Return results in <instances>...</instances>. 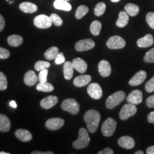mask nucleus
I'll use <instances>...</instances> for the list:
<instances>
[{
    "instance_id": "nucleus-1",
    "label": "nucleus",
    "mask_w": 154,
    "mask_h": 154,
    "mask_svg": "<svg viewBox=\"0 0 154 154\" xmlns=\"http://www.w3.org/2000/svg\"><path fill=\"white\" fill-rule=\"evenodd\" d=\"M84 121L86 123L88 131L93 134L97 131L99 126L100 114L97 110H88L84 115Z\"/></svg>"
},
{
    "instance_id": "nucleus-2",
    "label": "nucleus",
    "mask_w": 154,
    "mask_h": 154,
    "mask_svg": "<svg viewBox=\"0 0 154 154\" xmlns=\"http://www.w3.org/2000/svg\"><path fill=\"white\" fill-rule=\"evenodd\" d=\"M90 138L88 131L85 128H81L79 131L78 138L72 143V146L76 149L87 147L90 143Z\"/></svg>"
},
{
    "instance_id": "nucleus-3",
    "label": "nucleus",
    "mask_w": 154,
    "mask_h": 154,
    "mask_svg": "<svg viewBox=\"0 0 154 154\" xmlns=\"http://www.w3.org/2000/svg\"><path fill=\"white\" fill-rule=\"evenodd\" d=\"M126 97V94L123 91H118L109 96L106 101L107 109H112L122 103Z\"/></svg>"
},
{
    "instance_id": "nucleus-4",
    "label": "nucleus",
    "mask_w": 154,
    "mask_h": 154,
    "mask_svg": "<svg viewBox=\"0 0 154 154\" xmlns=\"http://www.w3.org/2000/svg\"><path fill=\"white\" fill-rule=\"evenodd\" d=\"M61 108L63 111L69 112L72 115L78 114L80 110L78 102L73 98H67L64 100L61 104Z\"/></svg>"
},
{
    "instance_id": "nucleus-5",
    "label": "nucleus",
    "mask_w": 154,
    "mask_h": 154,
    "mask_svg": "<svg viewBox=\"0 0 154 154\" xmlns=\"http://www.w3.org/2000/svg\"><path fill=\"white\" fill-rule=\"evenodd\" d=\"M116 122L112 118H109L105 121L101 128L103 135L106 137H111L116 131Z\"/></svg>"
},
{
    "instance_id": "nucleus-6",
    "label": "nucleus",
    "mask_w": 154,
    "mask_h": 154,
    "mask_svg": "<svg viewBox=\"0 0 154 154\" xmlns=\"http://www.w3.org/2000/svg\"><path fill=\"white\" fill-rule=\"evenodd\" d=\"M137 111L135 105L127 103L124 105L119 112V118L122 121H126L129 118L134 116Z\"/></svg>"
},
{
    "instance_id": "nucleus-7",
    "label": "nucleus",
    "mask_w": 154,
    "mask_h": 154,
    "mask_svg": "<svg viewBox=\"0 0 154 154\" xmlns=\"http://www.w3.org/2000/svg\"><path fill=\"white\" fill-rule=\"evenodd\" d=\"M106 45L110 49H121L126 46V41L121 37L114 35L107 40Z\"/></svg>"
},
{
    "instance_id": "nucleus-8",
    "label": "nucleus",
    "mask_w": 154,
    "mask_h": 154,
    "mask_svg": "<svg viewBox=\"0 0 154 154\" xmlns=\"http://www.w3.org/2000/svg\"><path fill=\"white\" fill-rule=\"evenodd\" d=\"M34 23L37 28L48 29L51 27L53 23L49 17L45 14H41L34 18Z\"/></svg>"
},
{
    "instance_id": "nucleus-9",
    "label": "nucleus",
    "mask_w": 154,
    "mask_h": 154,
    "mask_svg": "<svg viewBox=\"0 0 154 154\" xmlns=\"http://www.w3.org/2000/svg\"><path fill=\"white\" fill-rule=\"evenodd\" d=\"M89 96L94 99H99L102 97L103 93L101 87L97 83L90 84L87 88Z\"/></svg>"
},
{
    "instance_id": "nucleus-10",
    "label": "nucleus",
    "mask_w": 154,
    "mask_h": 154,
    "mask_svg": "<svg viewBox=\"0 0 154 154\" xmlns=\"http://www.w3.org/2000/svg\"><path fill=\"white\" fill-rule=\"evenodd\" d=\"M95 42L91 39H85L78 41L75 45V49L78 51H85L92 49L95 46Z\"/></svg>"
},
{
    "instance_id": "nucleus-11",
    "label": "nucleus",
    "mask_w": 154,
    "mask_h": 154,
    "mask_svg": "<svg viewBox=\"0 0 154 154\" xmlns=\"http://www.w3.org/2000/svg\"><path fill=\"white\" fill-rule=\"evenodd\" d=\"M143 100V94L140 90H134L129 94L127 97L128 103L132 105L140 104Z\"/></svg>"
},
{
    "instance_id": "nucleus-12",
    "label": "nucleus",
    "mask_w": 154,
    "mask_h": 154,
    "mask_svg": "<svg viewBox=\"0 0 154 154\" xmlns=\"http://www.w3.org/2000/svg\"><path fill=\"white\" fill-rule=\"evenodd\" d=\"M65 124V121L63 119L60 118H50L46 122L45 126L50 130H57L61 128Z\"/></svg>"
},
{
    "instance_id": "nucleus-13",
    "label": "nucleus",
    "mask_w": 154,
    "mask_h": 154,
    "mask_svg": "<svg viewBox=\"0 0 154 154\" xmlns=\"http://www.w3.org/2000/svg\"><path fill=\"white\" fill-rule=\"evenodd\" d=\"M147 77V72L144 70H140L137 72L134 76L130 80L129 84L131 86L140 85L145 81Z\"/></svg>"
},
{
    "instance_id": "nucleus-14",
    "label": "nucleus",
    "mask_w": 154,
    "mask_h": 154,
    "mask_svg": "<svg viewBox=\"0 0 154 154\" xmlns=\"http://www.w3.org/2000/svg\"><path fill=\"white\" fill-rule=\"evenodd\" d=\"M58 102V97L54 95H50L42 99L40 102V105L43 109L48 110L54 107Z\"/></svg>"
},
{
    "instance_id": "nucleus-15",
    "label": "nucleus",
    "mask_w": 154,
    "mask_h": 154,
    "mask_svg": "<svg viewBox=\"0 0 154 154\" xmlns=\"http://www.w3.org/2000/svg\"><path fill=\"white\" fill-rule=\"evenodd\" d=\"M72 65L77 72L81 74H83L88 70V64L82 59L80 58H74L72 61Z\"/></svg>"
},
{
    "instance_id": "nucleus-16",
    "label": "nucleus",
    "mask_w": 154,
    "mask_h": 154,
    "mask_svg": "<svg viewBox=\"0 0 154 154\" xmlns=\"http://www.w3.org/2000/svg\"><path fill=\"white\" fill-rule=\"evenodd\" d=\"M98 70L102 77H109L111 72V67L110 63L106 60L100 61L98 64Z\"/></svg>"
},
{
    "instance_id": "nucleus-17",
    "label": "nucleus",
    "mask_w": 154,
    "mask_h": 154,
    "mask_svg": "<svg viewBox=\"0 0 154 154\" xmlns=\"http://www.w3.org/2000/svg\"><path fill=\"white\" fill-rule=\"evenodd\" d=\"M118 144L123 148L131 149L135 146V141L133 138L129 136H123L118 139Z\"/></svg>"
},
{
    "instance_id": "nucleus-18",
    "label": "nucleus",
    "mask_w": 154,
    "mask_h": 154,
    "mask_svg": "<svg viewBox=\"0 0 154 154\" xmlns=\"http://www.w3.org/2000/svg\"><path fill=\"white\" fill-rule=\"evenodd\" d=\"M91 77L89 75H81L76 77L73 81L74 86L78 88H82L86 86L91 82Z\"/></svg>"
},
{
    "instance_id": "nucleus-19",
    "label": "nucleus",
    "mask_w": 154,
    "mask_h": 154,
    "mask_svg": "<svg viewBox=\"0 0 154 154\" xmlns=\"http://www.w3.org/2000/svg\"><path fill=\"white\" fill-rule=\"evenodd\" d=\"M38 80V78L36 75L35 72L29 70L26 72L24 76V82L29 86H32L35 85Z\"/></svg>"
},
{
    "instance_id": "nucleus-20",
    "label": "nucleus",
    "mask_w": 154,
    "mask_h": 154,
    "mask_svg": "<svg viewBox=\"0 0 154 154\" xmlns=\"http://www.w3.org/2000/svg\"><path fill=\"white\" fill-rule=\"evenodd\" d=\"M154 44L153 36L148 34L146 35L143 38H139L137 41V45L139 48H149Z\"/></svg>"
},
{
    "instance_id": "nucleus-21",
    "label": "nucleus",
    "mask_w": 154,
    "mask_h": 154,
    "mask_svg": "<svg viewBox=\"0 0 154 154\" xmlns=\"http://www.w3.org/2000/svg\"><path fill=\"white\" fill-rule=\"evenodd\" d=\"M16 137L22 142H26L31 140L33 138L32 134L27 130L18 129L15 132Z\"/></svg>"
},
{
    "instance_id": "nucleus-22",
    "label": "nucleus",
    "mask_w": 154,
    "mask_h": 154,
    "mask_svg": "<svg viewBox=\"0 0 154 154\" xmlns=\"http://www.w3.org/2000/svg\"><path fill=\"white\" fill-rule=\"evenodd\" d=\"M11 126L10 119L7 116L0 114V131L2 132H8Z\"/></svg>"
},
{
    "instance_id": "nucleus-23",
    "label": "nucleus",
    "mask_w": 154,
    "mask_h": 154,
    "mask_svg": "<svg viewBox=\"0 0 154 154\" xmlns=\"http://www.w3.org/2000/svg\"><path fill=\"white\" fill-rule=\"evenodd\" d=\"M19 8L21 11L26 13H33L38 10L37 6L29 2H22L20 4Z\"/></svg>"
},
{
    "instance_id": "nucleus-24",
    "label": "nucleus",
    "mask_w": 154,
    "mask_h": 154,
    "mask_svg": "<svg viewBox=\"0 0 154 154\" xmlns=\"http://www.w3.org/2000/svg\"><path fill=\"white\" fill-rule=\"evenodd\" d=\"M129 17L126 11H121L119 13V18L116 22V25L119 28H124L128 23Z\"/></svg>"
},
{
    "instance_id": "nucleus-25",
    "label": "nucleus",
    "mask_w": 154,
    "mask_h": 154,
    "mask_svg": "<svg viewBox=\"0 0 154 154\" xmlns=\"http://www.w3.org/2000/svg\"><path fill=\"white\" fill-rule=\"evenodd\" d=\"M54 6L55 9L65 11H70L72 5L66 0H55L54 2Z\"/></svg>"
},
{
    "instance_id": "nucleus-26",
    "label": "nucleus",
    "mask_w": 154,
    "mask_h": 154,
    "mask_svg": "<svg viewBox=\"0 0 154 154\" xmlns=\"http://www.w3.org/2000/svg\"><path fill=\"white\" fill-rule=\"evenodd\" d=\"M74 67L72 62L67 61L65 62L63 66V75L65 78L67 80H70L73 76L74 74Z\"/></svg>"
},
{
    "instance_id": "nucleus-27",
    "label": "nucleus",
    "mask_w": 154,
    "mask_h": 154,
    "mask_svg": "<svg viewBox=\"0 0 154 154\" xmlns=\"http://www.w3.org/2000/svg\"><path fill=\"white\" fill-rule=\"evenodd\" d=\"M23 38L19 35H11L8 38V42L11 46L17 47L23 42Z\"/></svg>"
},
{
    "instance_id": "nucleus-28",
    "label": "nucleus",
    "mask_w": 154,
    "mask_h": 154,
    "mask_svg": "<svg viewBox=\"0 0 154 154\" xmlns=\"http://www.w3.org/2000/svg\"><path fill=\"white\" fill-rule=\"evenodd\" d=\"M127 13L130 16H135L139 12V7L134 4H127L125 7Z\"/></svg>"
},
{
    "instance_id": "nucleus-29",
    "label": "nucleus",
    "mask_w": 154,
    "mask_h": 154,
    "mask_svg": "<svg viewBox=\"0 0 154 154\" xmlns=\"http://www.w3.org/2000/svg\"><path fill=\"white\" fill-rule=\"evenodd\" d=\"M58 53L59 49L57 47L52 46L45 51V57L48 60H52L55 59Z\"/></svg>"
},
{
    "instance_id": "nucleus-30",
    "label": "nucleus",
    "mask_w": 154,
    "mask_h": 154,
    "mask_svg": "<svg viewBox=\"0 0 154 154\" xmlns=\"http://www.w3.org/2000/svg\"><path fill=\"white\" fill-rule=\"evenodd\" d=\"M102 29V23L99 21L95 20L91 23L90 25V32L92 34L95 36L99 35Z\"/></svg>"
},
{
    "instance_id": "nucleus-31",
    "label": "nucleus",
    "mask_w": 154,
    "mask_h": 154,
    "mask_svg": "<svg viewBox=\"0 0 154 154\" xmlns=\"http://www.w3.org/2000/svg\"><path fill=\"white\" fill-rule=\"evenodd\" d=\"M37 89L39 91L51 92L54 90V86L50 83H39L37 85Z\"/></svg>"
},
{
    "instance_id": "nucleus-32",
    "label": "nucleus",
    "mask_w": 154,
    "mask_h": 154,
    "mask_svg": "<svg viewBox=\"0 0 154 154\" xmlns=\"http://www.w3.org/2000/svg\"><path fill=\"white\" fill-rule=\"evenodd\" d=\"M88 8L86 6L82 5L78 6L75 14V18L78 20L81 19L83 17L85 16L88 13Z\"/></svg>"
},
{
    "instance_id": "nucleus-33",
    "label": "nucleus",
    "mask_w": 154,
    "mask_h": 154,
    "mask_svg": "<svg viewBox=\"0 0 154 154\" xmlns=\"http://www.w3.org/2000/svg\"><path fill=\"white\" fill-rule=\"evenodd\" d=\"M106 9V5L104 2H99L97 5L95 6L94 9V13L95 16L99 17L102 16Z\"/></svg>"
},
{
    "instance_id": "nucleus-34",
    "label": "nucleus",
    "mask_w": 154,
    "mask_h": 154,
    "mask_svg": "<svg viewBox=\"0 0 154 154\" xmlns=\"http://www.w3.org/2000/svg\"><path fill=\"white\" fill-rule=\"evenodd\" d=\"M50 66V63L48 62L44 61H37L35 64V69L37 71H41L43 70L49 68Z\"/></svg>"
},
{
    "instance_id": "nucleus-35",
    "label": "nucleus",
    "mask_w": 154,
    "mask_h": 154,
    "mask_svg": "<svg viewBox=\"0 0 154 154\" xmlns=\"http://www.w3.org/2000/svg\"><path fill=\"white\" fill-rule=\"evenodd\" d=\"M52 23H54L55 26H61V25L63 24V21L61 19V17L57 15L55 13H53L50 15V17Z\"/></svg>"
},
{
    "instance_id": "nucleus-36",
    "label": "nucleus",
    "mask_w": 154,
    "mask_h": 154,
    "mask_svg": "<svg viewBox=\"0 0 154 154\" xmlns=\"http://www.w3.org/2000/svg\"><path fill=\"white\" fill-rule=\"evenodd\" d=\"M144 61L147 63L154 62V48L148 51L144 57Z\"/></svg>"
},
{
    "instance_id": "nucleus-37",
    "label": "nucleus",
    "mask_w": 154,
    "mask_h": 154,
    "mask_svg": "<svg viewBox=\"0 0 154 154\" xmlns=\"http://www.w3.org/2000/svg\"><path fill=\"white\" fill-rule=\"evenodd\" d=\"M8 87V81L5 75L0 72V90H5Z\"/></svg>"
},
{
    "instance_id": "nucleus-38",
    "label": "nucleus",
    "mask_w": 154,
    "mask_h": 154,
    "mask_svg": "<svg viewBox=\"0 0 154 154\" xmlns=\"http://www.w3.org/2000/svg\"><path fill=\"white\" fill-rule=\"evenodd\" d=\"M48 74V70H47V69L40 71L38 75V81L39 82H47Z\"/></svg>"
},
{
    "instance_id": "nucleus-39",
    "label": "nucleus",
    "mask_w": 154,
    "mask_h": 154,
    "mask_svg": "<svg viewBox=\"0 0 154 154\" xmlns=\"http://www.w3.org/2000/svg\"><path fill=\"white\" fill-rule=\"evenodd\" d=\"M146 21L149 27L154 29V13L149 12L146 15Z\"/></svg>"
},
{
    "instance_id": "nucleus-40",
    "label": "nucleus",
    "mask_w": 154,
    "mask_h": 154,
    "mask_svg": "<svg viewBox=\"0 0 154 154\" xmlns=\"http://www.w3.org/2000/svg\"><path fill=\"white\" fill-rule=\"evenodd\" d=\"M145 89L148 93H152L154 91V76L146 83Z\"/></svg>"
},
{
    "instance_id": "nucleus-41",
    "label": "nucleus",
    "mask_w": 154,
    "mask_h": 154,
    "mask_svg": "<svg viewBox=\"0 0 154 154\" xmlns=\"http://www.w3.org/2000/svg\"><path fill=\"white\" fill-rule=\"evenodd\" d=\"M10 51L3 48H0V60L8 59L10 57Z\"/></svg>"
},
{
    "instance_id": "nucleus-42",
    "label": "nucleus",
    "mask_w": 154,
    "mask_h": 154,
    "mask_svg": "<svg viewBox=\"0 0 154 154\" xmlns=\"http://www.w3.org/2000/svg\"><path fill=\"white\" fill-rule=\"evenodd\" d=\"M65 61V58L62 53H59L55 57V62L57 65H60L64 63Z\"/></svg>"
},
{
    "instance_id": "nucleus-43",
    "label": "nucleus",
    "mask_w": 154,
    "mask_h": 154,
    "mask_svg": "<svg viewBox=\"0 0 154 154\" xmlns=\"http://www.w3.org/2000/svg\"><path fill=\"white\" fill-rule=\"evenodd\" d=\"M146 103L149 108H154V95L148 97L146 100Z\"/></svg>"
},
{
    "instance_id": "nucleus-44",
    "label": "nucleus",
    "mask_w": 154,
    "mask_h": 154,
    "mask_svg": "<svg viewBox=\"0 0 154 154\" xmlns=\"http://www.w3.org/2000/svg\"><path fill=\"white\" fill-rule=\"evenodd\" d=\"M98 154H114V151L111 149H110L109 147H107L106 149H104L103 150L100 151L99 152H98Z\"/></svg>"
},
{
    "instance_id": "nucleus-45",
    "label": "nucleus",
    "mask_w": 154,
    "mask_h": 154,
    "mask_svg": "<svg viewBox=\"0 0 154 154\" xmlns=\"http://www.w3.org/2000/svg\"><path fill=\"white\" fill-rule=\"evenodd\" d=\"M5 21L4 18L1 14H0V32L3 30V29L5 27Z\"/></svg>"
},
{
    "instance_id": "nucleus-46",
    "label": "nucleus",
    "mask_w": 154,
    "mask_h": 154,
    "mask_svg": "<svg viewBox=\"0 0 154 154\" xmlns=\"http://www.w3.org/2000/svg\"><path fill=\"white\" fill-rule=\"evenodd\" d=\"M147 121L149 123H154V111L151 112L147 116Z\"/></svg>"
},
{
    "instance_id": "nucleus-47",
    "label": "nucleus",
    "mask_w": 154,
    "mask_h": 154,
    "mask_svg": "<svg viewBox=\"0 0 154 154\" xmlns=\"http://www.w3.org/2000/svg\"><path fill=\"white\" fill-rule=\"evenodd\" d=\"M146 153L147 154H154V146L148 147L146 149Z\"/></svg>"
},
{
    "instance_id": "nucleus-48",
    "label": "nucleus",
    "mask_w": 154,
    "mask_h": 154,
    "mask_svg": "<svg viewBox=\"0 0 154 154\" xmlns=\"http://www.w3.org/2000/svg\"><path fill=\"white\" fill-rule=\"evenodd\" d=\"M32 154H53L54 153L51 151H47V152H41V151H33Z\"/></svg>"
},
{
    "instance_id": "nucleus-49",
    "label": "nucleus",
    "mask_w": 154,
    "mask_h": 154,
    "mask_svg": "<svg viewBox=\"0 0 154 154\" xmlns=\"http://www.w3.org/2000/svg\"><path fill=\"white\" fill-rule=\"evenodd\" d=\"M9 105H10L11 107H13V108H16L17 107L16 103V102L14 100H11V102H10Z\"/></svg>"
},
{
    "instance_id": "nucleus-50",
    "label": "nucleus",
    "mask_w": 154,
    "mask_h": 154,
    "mask_svg": "<svg viewBox=\"0 0 154 154\" xmlns=\"http://www.w3.org/2000/svg\"><path fill=\"white\" fill-rule=\"evenodd\" d=\"M144 154V152H143V151H142V150H138L137 151V152H135V154Z\"/></svg>"
},
{
    "instance_id": "nucleus-51",
    "label": "nucleus",
    "mask_w": 154,
    "mask_h": 154,
    "mask_svg": "<svg viewBox=\"0 0 154 154\" xmlns=\"http://www.w3.org/2000/svg\"><path fill=\"white\" fill-rule=\"evenodd\" d=\"M0 154H10V153L5 152H4V151H1V152H0Z\"/></svg>"
},
{
    "instance_id": "nucleus-52",
    "label": "nucleus",
    "mask_w": 154,
    "mask_h": 154,
    "mask_svg": "<svg viewBox=\"0 0 154 154\" xmlns=\"http://www.w3.org/2000/svg\"><path fill=\"white\" fill-rule=\"evenodd\" d=\"M112 2H119V1H120L121 0H111Z\"/></svg>"
},
{
    "instance_id": "nucleus-53",
    "label": "nucleus",
    "mask_w": 154,
    "mask_h": 154,
    "mask_svg": "<svg viewBox=\"0 0 154 154\" xmlns=\"http://www.w3.org/2000/svg\"><path fill=\"white\" fill-rule=\"evenodd\" d=\"M66 1H70V0H66Z\"/></svg>"
},
{
    "instance_id": "nucleus-54",
    "label": "nucleus",
    "mask_w": 154,
    "mask_h": 154,
    "mask_svg": "<svg viewBox=\"0 0 154 154\" xmlns=\"http://www.w3.org/2000/svg\"><path fill=\"white\" fill-rule=\"evenodd\" d=\"M6 1H9V0H6Z\"/></svg>"
}]
</instances>
